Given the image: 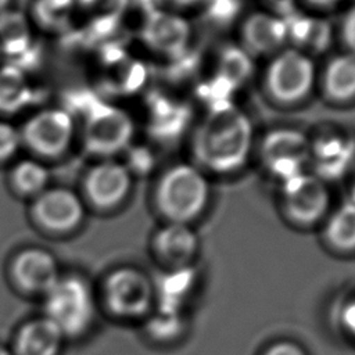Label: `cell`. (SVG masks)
I'll list each match as a JSON object with an SVG mask.
<instances>
[{"instance_id": "obj_25", "label": "cell", "mask_w": 355, "mask_h": 355, "mask_svg": "<svg viewBox=\"0 0 355 355\" xmlns=\"http://www.w3.org/2000/svg\"><path fill=\"white\" fill-rule=\"evenodd\" d=\"M21 143L18 130L10 123L0 122V161L7 159L15 154Z\"/></svg>"}, {"instance_id": "obj_21", "label": "cell", "mask_w": 355, "mask_h": 355, "mask_svg": "<svg viewBox=\"0 0 355 355\" xmlns=\"http://www.w3.org/2000/svg\"><path fill=\"white\" fill-rule=\"evenodd\" d=\"M324 234L327 241L338 250L355 248V202H345L330 216Z\"/></svg>"}, {"instance_id": "obj_5", "label": "cell", "mask_w": 355, "mask_h": 355, "mask_svg": "<svg viewBox=\"0 0 355 355\" xmlns=\"http://www.w3.org/2000/svg\"><path fill=\"white\" fill-rule=\"evenodd\" d=\"M309 157V140L304 133L294 129L273 130L261 146V158L265 168L283 182L302 173Z\"/></svg>"}, {"instance_id": "obj_3", "label": "cell", "mask_w": 355, "mask_h": 355, "mask_svg": "<svg viewBox=\"0 0 355 355\" xmlns=\"http://www.w3.org/2000/svg\"><path fill=\"white\" fill-rule=\"evenodd\" d=\"M46 319L68 336L87 329L94 315V300L87 283L79 277L58 279L46 293Z\"/></svg>"}, {"instance_id": "obj_13", "label": "cell", "mask_w": 355, "mask_h": 355, "mask_svg": "<svg viewBox=\"0 0 355 355\" xmlns=\"http://www.w3.org/2000/svg\"><path fill=\"white\" fill-rule=\"evenodd\" d=\"M147 43L166 55L180 54L190 39L187 21L172 12H154L144 28Z\"/></svg>"}, {"instance_id": "obj_14", "label": "cell", "mask_w": 355, "mask_h": 355, "mask_svg": "<svg viewBox=\"0 0 355 355\" xmlns=\"http://www.w3.org/2000/svg\"><path fill=\"white\" fill-rule=\"evenodd\" d=\"M287 36V22L272 14H252L243 25V42L250 51L257 54L275 51L286 42Z\"/></svg>"}, {"instance_id": "obj_31", "label": "cell", "mask_w": 355, "mask_h": 355, "mask_svg": "<svg viewBox=\"0 0 355 355\" xmlns=\"http://www.w3.org/2000/svg\"><path fill=\"white\" fill-rule=\"evenodd\" d=\"M8 1H10V0H0V11H3V10L7 7Z\"/></svg>"}, {"instance_id": "obj_17", "label": "cell", "mask_w": 355, "mask_h": 355, "mask_svg": "<svg viewBox=\"0 0 355 355\" xmlns=\"http://www.w3.org/2000/svg\"><path fill=\"white\" fill-rule=\"evenodd\" d=\"M311 155H313L318 178L336 179L351 165L354 144L341 137H327L311 147Z\"/></svg>"}, {"instance_id": "obj_16", "label": "cell", "mask_w": 355, "mask_h": 355, "mask_svg": "<svg viewBox=\"0 0 355 355\" xmlns=\"http://www.w3.org/2000/svg\"><path fill=\"white\" fill-rule=\"evenodd\" d=\"M62 333L49 319H37L26 323L17 337L18 355H57Z\"/></svg>"}, {"instance_id": "obj_32", "label": "cell", "mask_w": 355, "mask_h": 355, "mask_svg": "<svg viewBox=\"0 0 355 355\" xmlns=\"http://www.w3.org/2000/svg\"><path fill=\"white\" fill-rule=\"evenodd\" d=\"M352 202H355V176H354V184H352V198H351Z\"/></svg>"}, {"instance_id": "obj_24", "label": "cell", "mask_w": 355, "mask_h": 355, "mask_svg": "<svg viewBox=\"0 0 355 355\" xmlns=\"http://www.w3.org/2000/svg\"><path fill=\"white\" fill-rule=\"evenodd\" d=\"M182 327V320L178 312L158 311V315L153 318L148 323V329L153 336L158 338H169L179 333Z\"/></svg>"}, {"instance_id": "obj_6", "label": "cell", "mask_w": 355, "mask_h": 355, "mask_svg": "<svg viewBox=\"0 0 355 355\" xmlns=\"http://www.w3.org/2000/svg\"><path fill=\"white\" fill-rule=\"evenodd\" d=\"M329 191L324 182L305 172L283 182V207L287 216L298 225L318 222L329 208Z\"/></svg>"}, {"instance_id": "obj_2", "label": "cell", "mask_w": 355, "mask_h": 355, "mask_svg": "<svg viewBox=\"0 0 355 355\" xmlns=\"http://www.w3.org/2000/svg\"><path fill=\"white\" fill-rule=\"evenodd\" d=\"M209 186L200 168L178 164L159 178L155 187V204L159 212L173 223H186L198 216L208 202Z\"/></svg>"}, {"instance_id": "obj_23", "label": "cell", "mask_w": 355, "mask_h": 355, "mask_svg": "<svg viewBox=\"0 0 355 355\" xmlns=\"http://www.w3.org/2000/svg\"><path fill=\"white\" fill-rule=\"evenodd\" d=\"M12 178L14 183L21 191L37 193L46 186L49 172L42 164L32 159H25L15 166Z\"/></svg>"}, {"instance_id": "obj_27", "label": "cell", "mask_w": 355, "mask_h": 355, "mask_svg": "<svg viewBox=\"0 0 355 355\" xmlns=\"http://www.w3.org/2000/svg\"><path fill=\"white\" fill-rule=\"evenodd\" d=\"M341 322L347 331L355 337V300L347 302L341 311Z\"/></svg>"}, {"instance_id": "obj_19", "label": "cell", "mask_w": 355, "mask_h": 355, "mask_svg": "<svg viewBox=\"0 0 355 355\" xmlns=\"http://www.w3.org/2000/svg\"><path fill=\"white\" fill-rule=\"evenodd\" d=\"M194 282V273L187 266H179L173 272L164 273L155 284L159 311L178 312Z\"/></svg>"}, {"instance_id": "obj_29", "label": "cell", "mask_w": 355, "mask_h": 355, "mask_svg": "<svg viewBox=\"0 0 355 355\" xmlns=\"http://www.w3.org/2000/svg\"><path fill=\"white\" fill-rule=\"evenodd\" d=\"M308 1L316 7H330L336 3H338L340 0H308Z\"/></svg>"}, {"instance_id": "obj_4", "label": "cell", "mask_w": 355, "mask_h": 355, "mask_svg": "<svg viewBox=\"0 0 355 355\" xmlns=\"http://www.w3.org/2000/svg\"><path fill=\"white\" fill-rule=\"evenodd\" d=\"M315 80L312 60L295 50L287 49L279 53L266 71V89L280 103L291 104L308 96Z\"/></svg>"}, {"instance_id": "obj_11", "label": "cell", "mask_w": 355, "mask_h": 355, "mask_svg": "<svg viewBox=\"0 0 355 355\" xmlns=\"http://www.w3.org/2000/svg\"><path fill=\"white\" fill-rule=\"evenodd\" d=\"M129 189L130 173L125 165L115 161L96 165L86 179L87 196L100 208L118 205L128 196Z\"/></svg>"}, {"instance_id": "obj_33", "label": "cell", "mask_w": 355, "mask_h": 355, "mask_svg": "<svg viewBox=\"0 0 355 355\" xmlns=\"http://www.w3.org/2000/svg\"><path fill=\"white\" fill-rule=\"evenodd\" d=\"M0 355H10V352H8V351H6L4 348H1V347H0Z\"/></svg>"}, {"instance_id": "obj_9", "label": "cell", "mask_w": 355, "mask_h": 355, "mask_svg": "<svg viewBox=\"0 0 355 355\" xmlns=\"http://www.w3.org/2000/svg\"><path fill=\"white\" fill-rule=\"evenodd\" d=\"M73 136V121L62 110H44L33 115L24 128V140L36 153L55 157L62 154Z\"/></svg>"}, {"instance_id": "obj_7", "label": "cell", "mask_w": 355, "mask_h": 355, "mask_svg": "<svg viewBox=\"0 0 355 355\" xmlns=\"http://www.w3.org/2000/svg\"><path fill=\"white\" fill-rule=\"evenodd\" d=\"M154 297V287L136 269L122 268L110 275L105 282V301L110 309L125 318L143 315Z\"/></svg>"}, {"instance_id": "obj_20", "label": "cell", "mask_w": 355, "mask_h": 355, "mask_svg": "<svg viewBox=\"0 0 355 355\" xmlns=\"http://www.w3.org/2000/svg\"><path fill=\"white\" fill-rule=\"evenodd\" d=\"M31 101V87L22 71L7 65L0 69V110L14 112Z\"/></svg>"}, {"instance_id": "obj_28", "label": "cell", "mask_w": 355, "mask_h": 355, "mask_svg": "<svg viewBox=\"0 0 355 355\" xmlns=\"http://www.w3.org/2000/svg\"><path fill=\"white\" fill-rule=\"evenodd\" d=\"M265 355H305L304 351L293 343H277L272 345Z\"/></svg>"}, {"instance_id": "obj_1", "label": "cell", "mask_w": 355, "mask_h": 355, "mask_svg": "<svg viewBox=\"0 0 355 355\" xmlns=\"http://www.w3.org/2000/svg\"><path fill=\"white\" fill-rule=\"evenodd\" d=\"M252 146V125L233 105H218L198 126L193 153L200 166L214 173H232L248 159Z\"/></svg>"}, {"instance_id": "obj_26", "label": "cell", "mask_w": 355, "mask_h": 355, "mask_svg": "<svg viewBox=\"0 0 355 355\" xmlns=\"http://www.w3.org/2000/svg\"><path fill=\"white\" fill-rule=\"evenodd\" d=\"M343 40L351 54H355V6L345 14L343 21Z\"/></svg>"}, {"instance_id": "obj_12", "label": "cell", "mask_w": 355, "mask_h": 355, "mask_svg": "<svg viewBox=\"0 0 355 355\" xmlns=\"http://www.w3.org/2000/svg\"><path fill=\"white\" fill-rule=\"evenodd\" d=\"M14 276L19 286L32 293H47L60 279L54 258L42 250H26L14 261Z\"/></svg>"}, {"instance_id": "obj_30", "label": "cell", "mask_w": 355, "mask_h": 355, "mask_svg": "<svg viewBox=\"0 0 355 355\" xmlns=\"http://www.w3.org/2000/svg\"><path fill=\"white\" fill-rule=\"evenodd\" d=\"M166 3L169 4H173V6H180V7H184V6H191V4H196L201 0H165Z\"/></svg>"}, {"instance_id": "obj_22", "label": "cell", "mask_w": 355, "mask_h": 355, "mask_svg": "<svg viewBox=\"0 0 355 355\" xmlns=\"http://www.w3.org/2000/svg\"><path fill=\"white\" fill-rule=\"evenodd\" d=\"M219 75L229 86H239L250 76L252 62L250 55L237 47L226 49L219 61Z\"/></svg>"}, {"instance_id": "obj_10", "label": "cell", "mask_w": 355, "mask_h": 355, "mask_svg": "<svg viewBox=\"0 0 355 355\" xmlns=\"http://www.w3.org/2000/svg\"><path fill=\"white\" fill-rule=\"evenodd\" d=\"M35 216L50 230L67 232L82 220L83 204L71 190H47L42 193L35 202Z\"/></svg>"}, {"instance_id": "obj_8", "label": "cell", "mask_w": 355, "mask_h": 355, "mask_svg": "<svg viewBox=\"0 0 355 355\" xmlns=\"http://www.w3.org/2000/svg\"><path fill=\"white\" fill-rule=\"evenodd\" d=\"M87 147L103 155H110L126 147L133 136V122L128 112L112 105L93 111L86 123Z\"/></svg>"}, {"instance_id": "obj_18", "label": "cell", "mask_w": 355, "mask_h": 355, "mask_svg": "<svg viewBox=\"0 0 355 355\" xmlns=\"http://www.w3.org/2000/svg\"><path fill=\"white\" fill-rule=\"evenodd\" d=\"M323 92L336 103L355 98V54L334 57L323 73Z\"/></svg>"}, {"instance_id": "obj_15", "label": "cell", "mask_w": 355, "mask_h": 355, "mask_svg": "<svg viewBox=\"0 0 355 355\" xmlns=\"http://www.w3.org/2000/svg\"><path fill=\"white\" fill-rule=\"evenodd\" d=\"M154 247L161 258L179 268L197 251V237L186 223L169 222L155 234Z\"/></svg>"}]
</instances>
